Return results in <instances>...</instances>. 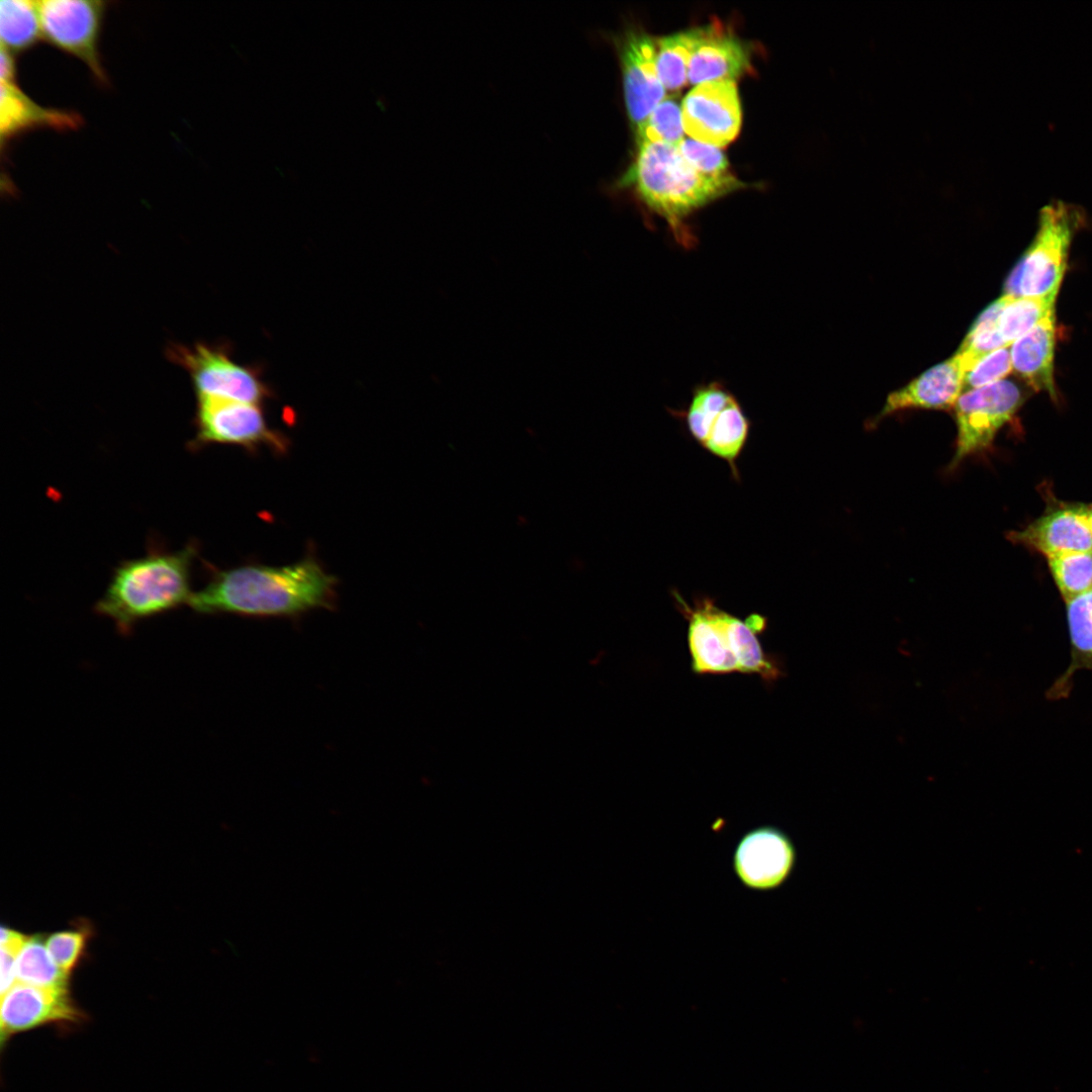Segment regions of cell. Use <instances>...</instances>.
<instances>
[{"label":"cell","mask_w":1092,"mask_h":1092,"mask_svg":"<svg viewBox=\"0 0 1092 1092\" xmlns=\"http://www.w3.org/2000/svg\"><path fill=\"white\" fill-rule=\"evenodd\" d=\"M336 583L311 556L284 566L247 564L214 570L188 606L199 614L295 616L330 607Z\"/></svg>","instance_id":"cell-1"},{"label":"cell","mask_w":1092,"mask_h":1092,"mask_svg":"<svg viewBox=\"0 0 1092 1092\" xmlns=\"http://www.w3.org/2000/svg\"><path fill=\"white\" fill-rule=\"evenodd\" d=\"M621 183L633 186L644 203L667 221L678 244L686 248L694 244V237L684 222L687 216L745 187V183L730 173L708 176L697 172L677 147L661 143L638 145L636 160Z\"/></svg>","instance_id":"cell-2"},{"label":"cell","mask_w":1092,"mask_h":1092,"mask_svg":"<svg viewBox=\"0 0 1092 1092\" xmlns=\"http://www.w3.org/2000/svg\"><path fill=\"white\" fill-rule=\"evenodd\" d=\"M196 543L178 551L150 550L115 567L97 614L111 619L118 631L128 633L135 623L189 603Z\"/></svg>","instance_id":"cell-3"},{"label":"cell","mask_w":1092,"mask_h":1092,"mask_svg":"<svg viewBox=\"0 0 1092 1092\" xmlns=\"http://www.w3.org/2000/svg\"><path fill=\"white\" fill-rule=\"evenodd\" d=\"M167 356L188 372L198 397L262 404L272 394L259 372L237 363L224 346L173 344L167 349Z\"/></svg>","instance_id":"cell-4"},{"label":"cell","mask_w":1092,"mask_h":1092,"mask_svg":"<svg viewBox=\"0 0 1092 1092\" xmlns=\"http://www.w3.org/2000/svg\"><path fill=\"white\" fill-rule=\"evenodd\" d=\"M1072 218L1062 205L1043 209L1034 241L1006 280L1004 294L1019 297L1059 292L1073 235Z\"/></svg>","instance_id":"cell-5"},{"label":"cell","mask_w":1092,"mask_h":1092,"mask_svg":"<svg viewBox=\"0 0 1092 1092\" xmlns=\"http://www.w3.org/2000/svg\"><path fill=\"white\" fill-rule=\"evenodd\" d=\"M195 428V437L189 444L193 450L217 443L241 446L253 452L267 447L283 454L289 447L287 437L268 425L259 403L200 396Z\"/></svg>","instance_id":"cell-6"},{"label":"cell","mask_w":1092,"mask_h":1092,"mask_svg":"<svg viewBox=\"0 0 1092 1092\" xmlns=\"http://www.w3.org/2000/svg\"><path fill=\"white\" fill-rule=\"evenodd\" d=\"M1022 401L1020 386L1009 379L962 394L953 407L958 434L947 470H954L967 457L991 446Z\"/></svg>","instance_id":"cell-7"},{"label":"cell","mask_w":1092,"mask_h":1092,"mask_svg":"<svg viewBox=\"0 0 1092 1092\" xmlns=\"http://www.w3.org/2000/svg\"><path fill=\"white\" fill-rule=\"evenodd\" d=\"M38 8L42 39L81 60L98 84L107 85L98 47L106 2L42 0Z\"/></svg>","instance_id":"cell-8"},{"label":"cell","mask_w":1092,"mask_h":1092,"mask_svg":"<svg viewBox=\"0 0 1092 1092\" xmlns=\"http://www.w3.org/2000/svg\"><path fill=\"white\" fill-rule=\"evenodd\" d=\"M84 1018L69 989L16 982L1 995V1045L23 1031L51 1024L70 1026Z\"/></svg>","instance_id":"cell-9"},{"label":"cell","mask_w":1092,"mask_h":1092,"mask_svg":"<svg viewBox=\"0 0 1092 1092\" xmlns=\"http://www.w3.org/2000/svg\"><path fill=\"white\" fill-rule=\"evenodd\" d=\"M685 132L695 141L724 147L738 134L741 106L734 81L696 85L681 103Z\"/></svg>","instance_id":"cell-10"},{"label":"cell","mask_w":1092,"mask_h":1092,"mask_svg":"<svg viewBox=\"0 0 1092 1092\" xmlns=\"http://www.w3.org/2000/svg\"><path fill=\"white\" fill-rule=\"evenodd\" d=\"M797 858L791 838L774 826L756 827L742 836L733 855V868L748 889L769 891L792 874Z\"/></svg>","instance_id":"cell-11"},{"label":"cell","mask_w":1092,"mask_h":1092,"mask_svg":"<svg viewBox=\"0 0 1092 1092\" xmlns=\"http://www.w3.org/2000/svg\"><path fill=\"white\" fill-rule=\"evenodd\" d=\"M621 62L625 104L636 130L665 98L656 68V44L648 34L627 31L616 40Z\"/></svg>","instance_id":"cell-12"},{"label":"cell","mask_w":1092,"mask_h":1092,"mask_svg":"<svg viewBox=\"0 0 1092 1092\" xmlns=\"http://www.w3.org/2000/svg\"><path fill=\"white\" fill-rule=\"evenodd\" d=\"M671 594L676 609L689 624L688 644L693 671L698 674L739 672L727 647L715 601L708 597L696 598L691 606L676 590Z\"/></svg>","instance_id":"cell-13"},{"label":"cell","mask_w":1092,"mask_h":1092,"mask_svg":"<svg viewBox=\"0 0 1092 1092\" xmlns=\"http://www.w3.org/2000/svg\"><path fill=\"white\" fill-rule=\"evenodd\" d=\"M970 367L962 353L933 366L888 396L875 422L910 408L949 411L954 407ZM874 423V422H873Z\"/></svg>","instance_id":"cell-14"},{"label":"cell","mask_w":1092,"mask_h":1092,"mask_svg":"<svg viewBox=\"0 0 1092 1092\" xmlns=\"http://www.w3.org/2000/svg\"><path fill=\"white\" fill-rule=\"evenodd\" d=\"M1010 539L1040 552L1046 558L1092 552V529L1087 507H1064L1049 511L1024 529L1010 533Z\"/></svg>","instance_id":"cell-15"},{"label":"cell","mask_w":1092,"mask_h":1092,"mask_svg":"<svg viewBox=\"0 0 1092 1092\" xmlns=\"http://www.w3.org/2000/svg\"><path fill=\"white\" fill-rule=\"evenodd\" d=\"M751 51L750 43L720 24L704 26L690 60L688 80L694 85L734 81L751 70Z\"/></svg>","instance_id":"cell-16"},{"label":"cell","mask_w":1092,"mask_h":1092,"mask_svg":"<svg viewBox=\"0 0 1092 1092\" xmlns=\"http://www.w3.org/2000/svg\"><path fill=\"white\" fill-rule=\"evenodd\" d=\"M727 647L741 673L756 674L768 686L785 675L783 662L764 651L758 635L766 628V618L750 614L745 620L719 610Z\"/></svg>","instance_id":"cell-17"},{"label":"cell","mask_w":1092,"mask_h":1092,"mask_svg":"<svg viewBox=\"0 0 1092 1092\" xmlns=\"http://www.w3.org/2000/svg\"><path fill=\"white\" fill-rule=\"evenodd\" d=\"M0 136L2 144L26 129L50 127L76 129L81 116L68 110L47 108L35 103L17 85L15 78L0 79Z\"/></svg>","instance_id":"cell-18"},{"label":"cell","mask_w":1092,"mask_h":1092,"mask_svg":"<svg viewBox=\"0 0 1092 1092\" xmlns=\"http://www.w3.org/2000/svg\"><path fill=\"white\" fill-rule=\"evenodd\" d=\"M1055 311L1010 345L1012 371L1037 390L1055 395Z\"/></svg>","instance_id":"cell-19"},{"label":"cell","mask_w":1092,"mask_h":1092,"mask_svg":"<svg viewBox=\"0 0 1092 1092\" xmlns=\"http://www.w3.org/2000/svg\"><path fill=\"white\" fill-rule=\"evenodd\" d=\"M751 422L734 396L713 422L703 448L727 462L735 480L739 481L737 460L749 437Z\"/></svg>","instance_id":"cell-20"},{"label":"cell","mask_w":1092,"mask_h":1092,"mask_svg":"<svg viewBox=\"0 0 1092 1092\" xmlns=\"http://www.w3.org/2000/svg\"><path fill=\"white\" fill-rule=\"evenodd\" d=\"M42 38L38 1H0L1 48L15 56Z\"/></svg>","instance_id":"cell-21"},{"label":"cell","mask_w":1092,"mask_h":1092,"mask_svg":"<svg viewBox=\"0 0 1092 1092\" xmlns=\"http://www.w3.org/2000/svg\"><path fill=\"white\" fill-rule=\"evenodd\" d=\"M702 27L676 32L656 42V68L665 89H681L688 80L693 52L700 39Z\"/></svg>","instance_id":"cell-22"},{"label":"cell","mask_w":1092,"mask_h":1092,"mask_svg":"<svg viewBox=\"0 0 1092 1092\" xmlns=\"http://www.w3.org/2000/svg\"><path fill=\"white\" fill-rule=\"evenodd\" d=\"M1067 603V618L1072 645V663L1058 686L1054 688L1060 695L1065 690L1068 678L1079 668L1092 669V589L1079 595Z\"/></svg>","instance_id":"cell-23"},{"label":"cell","mask_w":1092,"mask_h":1092,"mask_svg":"<svg viewBox=\"0 0 1092 1092\" xmlns=\"http://www.w3.org/2000/svg\"><path fill=\"white\" fill-rule=\"evenodd\" d=\"M735 395L720 381H710L698 385L693 390L691 401L684 418L689 435L701 447L708 438L711 426L719 414Z\"/></svg>","instance_id":"cell-24"},{"label":"cell","mask_w":1092,"mask_h":1092,"mask_svg":"<svg viewBox=\"0 0 1092 1092\" xmlns=\"http://www.w3.org/2000/svg\"><path fill=\"white\" fill-rule=\"evenodd\" d=\"M70 975L53 960L40 936L27 937L16 961V982L38 987L69 989Z\"/></svg>","instance_id":"cell-25"},{"label":"cell","mask_w":1092,"mask_h":1092,"mask_svg":"<svg viewBox=\"0 0 1092 1092\" xmlns=\"http://www.w3.org/2000/svg\"><path fill=\"white\" fill-rule=\"evenodd\" d=\"M1057 294L1013 296L998 318V331L1003 340L1011 345L1054 312Z\"/></svg>","instance_id":"cell-26"},{"label":"cell","mask_w":1092,"mask_h":1092,"mask_svg":"<svg viewBox=\"0 0 1092 1092\" xmlns=\"http://www.w3.org/2000/svg\"><path fill=\"white\" fill-rule=\"evenodd\" d=\"M635 131L637 145L661 143L678 147L685 140L681 105L672 97L664 98Z\"/></svg>","instance_id":"cell-27"},{"label":"cell","mask_w":1092,"mask_h":1092,"mask_svg":"<svg viewBox=\"0 0 1092 1092\" xmlns=\"http://www.w3.org/2000/svg\"><path fill=\"white\" fill-rule=\"evenodd\" d=\"M1053 578L1066 602L1092 589V552L1048 558Z\"/></svg>","instance_id":"cell-28"},{"label":"cell","mask_w":1092,"mask_h":1092,"mask_svg":"<svg viewBox=\"0 0 1092 1092\" xmlns=\"http://www.w3.org/2000/svg\"><path fill=\"white\" fill-rule=\"evenodd\" d=\"M1009 347L1001 348L987 355L966 374L963 387L964 393L998 382L1012 371Z\"/></svg>","instance_id":"cell-29"},{"label":"cell","mask_w":1092,"mask_h":1092,"mask_svg":"<svg viewBox=\"0 0 1092 1092\" xmlns=\"http://www.w3.org/2000/svg\"><path fill=\"white\" fill-rule=\"evenodd\" d=\"M686 162L697 172L708 176L728 174V161L719 148L692 139L677 147Z\"/></svg>","instance_id":"cell-30"},{"label":"cell","mask_w":1092,"mask_h":1092,"mask_svg":"<svg viewBox=\"0 0 1092 1092\" xmlns=\"http://www.w3.org/2000/svg\"><path fill=\"white\" fill-rule=\"evenodd\" d=\"M87 938L84 930H65L48 936L46 944L58 967L70 975L83 954Z\"/></svg>","instance_id":"cell-31"},{"label":"cell","mask_w":1092,"mask_h":1092,"mask_svg":"<svg viewBox=\"0 0 1092 1092\" xmlns=\"http://www.w3.org/2000/svg\"><path fill=\"white\" fill-rule=\"evenodd\" d=\"M26 939L14 929L1 927V995L16 983V961Z\"/></svg>","instance_id":"cell-32"},{"label":"cell","mask_w":1092,"mask_h":1092,"mask_svg":"<svg viewBox=\"0 0 1092 1092\" xmlns=\"http://www.w3.org/2000/svg\"><path fill=\"white\" fill-rule=\"evenodd\" d=\"M1088 520L1092 529V505L1087 507Z\"/></svg>","instance_id":"cell-33"}]
</instances>
